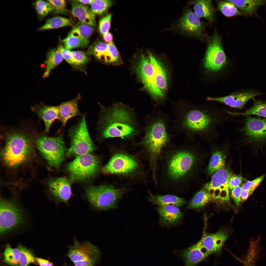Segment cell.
I'll list each match as a JSON object with an SVG mask.
<instances>
[{
	"label": "cell",
	"mask_w": 266,
	"mask_h": 266,
	"mask_svg": "<svg viewBox=\"0 0 266 266\" xmlns=\"http://www.w3.org/2000/svg\"><path fill=\"white\" fill-rule=\"evenodd\" d=\"M180 145L172 143L158 159L156 175L157 187L172 192L187 190L198 172L200 162L195 141Z\"/></svg>",
	"instance_id": "cell-1"
},
{
	"label": "cell",
	"mask_w": 266,
	"mask_h": 266,
	"mask_svg": "<svg viewBox=\"0 0 266 266\" xmlns=\"http://www.w3.org/2000/svg\"><path fill=\"white\" fill-rule=\"evenodd\" d=\"M172 130L183 135L187 141L197 138L211 142L218 138L219 127L233 120L227 109L197 106L180 101L173 102Z\"/></svg>",
	"instance_id": "cell-2"
},
{
	"label": "cell",
	"mask_w": 266,
	"mask_h": 266,
	"mask_svg": "<svg viewBox=\"0 0 266 266\" xmlns=\"http://www.w3.org/2000/svg\"><path fill=\"white\" fill-rule=\"evenodd\" d=\"M141 144L147 155L152 178L156 179L158 159L164 150L171 144L168 115L155 107L149 116Z\"/></svg>",
	"instance_id": "cell-3"
},
{
	"label": "cell",
	"mask_w": 266,
	"mask_h": 266,
	"mask_svg": "<svg viewBox=\"0 0 266 266\" xmlns=\"http://www.w3.org/2000/svg\"><path fill=\"white\" fill-rule=\"evenodd\" d=\"M135 118L132 110L122 104L102 107L98 122L101 138H132L138 132Z\"/></svg>",
	"instance_id": "cell-4"
},
{
	"label": "cell",
	"mask_w": 266,
	"mask_h": 266,
	"mask_svg": "<svg viewBox=\"0 0 266 266\" xmlns=\"http://www.w3.org/2000/svg\"><path fill=\"white\" fill-rule=\"evenodd\" d=\"M2 151V160L8 166H18L27 161L33 152L31 140L25 134L16 132L6 136Z\"/></svg>",
	"instance_id": "cell-5"
},
{
	"label": "cell",
	"mask_w": 266,
	"mask_h": 266,
	"mask_svg": "<svg viewBox=\"0 0 266 266\" xmlns=\"http://www.w3.org/2000/svg\"><path fill=\"white\" fill-rule=\"evenodd\" d=\"M126 191L124 188L116 189L111 185H103L89 187L86 190V194L93 207L107 210L116 208L118 201Z\"/></svg>",
	"instance_id": "cell-6"
},
{
	"label": "cell",
	"mask_w": 266,
	"mask_h": 266,
	"mask_svg": "<svg viewBox=\"0 0 266 266\" xmlns=\"http://www.w3.org/2000/svg\"><path fill=\"white\" fill-rule=\"evenodd\" d=\"M68 136L70 144L66 152L68 155H83L95 150V147L88 132L85 115L69 129Z\"/></svg>",
	"instance_id": "cell-7"
},
{
	"label": "cell",
	"mask_w": 266,
	"mask_h": 266,
	"mask_svg": "<svg viewBox=\"0 0 266 266\" xmlns=\"http://www.w3.org/2000/svg\"><path fill=\"white\" fill-rule=\"evenodd\" d=\"M35 144L49 165L58 169L64 158L66 151L62 136H41L36 139Z\"/></svg>",
	"instance_id": "cell-8"
},
{
	"label": "cell",
	"mask_w": 266,
	"mask_h": 266,
	"mask_svg": "<svg viewBox=\"0 0 266 266\" xmlns=\"http://www.w3.org/2000/svg\"><path fill=\"white\" fill-rule=\"evenodd\" d=\"M99 164L98 158L90 154L76 156L66 166L70 180L76 182L91 178L97 173Z\"/></svg>",
	"instance_id": "cell-9"
},
{
	"label": "cell",
	"mask_w": 266,
	"mask_h": 266,
	"mask_svg": "<svg viewBox=\"0 0 266 266\" xmlns=\"http://www.w3.org/2000/svg\"><path fill=\"white\" fill-rule=\"evenodd\" d=\"M67 256L74 266H95L100 259V252L89 241L80 242L74 238L73 245L69 247Z\"/></svg>",
	"instance_id": "cell-10"
},
{
	"label": "cell",
	"mask_w": 266,
	"mask_h": 266,
	"mask_svg": "<svg viewBox=\"0 0 266 266\" xmlns=\"http://www.w3.org/2000/svg\"><path fill=\"white\" fill-rule=\"evenodd\" d=\"M239 131L244 143L261 148L266 144V118L247 116Z\"/></svg>",
	"instance_id": "cell-11"
},
{
	"label": "cell",
	"mask_w": 266,
	"mask_h": 266,
	"mask_svg": "<svg viewBox=\"0 0 266 266\" xmlns=\"http://www.w3.org/2000/svg\"><path fill=\"white\" fill-rule=\"evenodd\" d=\"M24 221L23 214L19 206L13 201L1 198L0 201V233L3 235L19 227Z\"/></svg>",
	"instance_id": "cell-12"
},
{
	"label": "cell",
	"mask_w": 266,
	"mask_h": 266,
	"mask_svg": "<svg viewBox=\"0 0 266 266\" xmlns=\"http://www.w3.org/2000/svg\"><path fill=\"white\" fill-rule=\"evenodd\" d=\"M136 74L144 88L157 103L164 99L165 95L155 83L153 67L148 56L142 54L135 67Z\"/></svg>",
	"instance_id": "cell-13"
},
{
	"label": "cell",
	"mask_w": 266,
	"mask_h": 266,
	"mask_svg": "<svg viewBox=\"0 0 266 266\" xmlns=\"http://www.w3.org/2000/svg\"><path fill=\"white\" fill-rule=\"evenodd\" d=\"M203 61V66L208 71L216 72L226 65L227 59L224 50L222 41L215 33L208 39Z\"/></svg>",
	"instance_id": "cell-14"
},
{
	"label": "cell",
	"mask_w": 266,
	"mask_h": 266,
	"mask_svg": "<svg viewBox=\"0 0 266 266\" xmlns=\"http://www.w3.org/2000/svg\"><path fill=\"white\" fill-rule=\"evenodd\" d=\"M232 173L229 168L224 167L215 172L211 180L205 184L204 188L210 194L212 201L230 202L229 182Z\"/></svg>",
	"instance_id": "cell-15"
},
{
	"label": "cell",
	"mask_w": 266,
	"mask_h": 266,
	"mask_svg": "<svg viewBox=\"0 0 266 266\" xmlns=\"http://www.w3.org/2000/svg\"><path fill=\"white\" fill-rule=\"evenodd\" d=\"M136 160L130 155L122 153L114 154L101 171L106 174H126L131 173L137 168Z\"/></svg>",
	"instance_id": "cell-16"
},
{
	"label": "cell",
	"mask_w": 266,
	"mask_h": 266,
	"mask_svg": "<svg viewBox=\"0 0 266 266\" xmlns=\"http://www.w3.org/2000/svg\"><path fill=\"white\" fill-rule=\"evenodd\" d=\"M177 24L178 29L183 34L199 39L204 36L202 24L195 13L191 10L185 11Z\"/></svg>",
	"instance_id": "cell-17"
},
{
	"label": "cell",
	"mask_w": 266,
	"mask_h": 266,
	"mask_svg": "<svg viewBox=\"0 0 266 266\" xmlns=\"http://www.w3.org/2000/svg\"><path fill=\"white\" fill-rule=\"evenodd\" d=\"M262 94L260 91L250 89L232 93L223 97H207L206 100L216 101L231 107L241 109L244 107L246 102Z\"/></svg>",
	"instance_id": "cell-18"
},
{
	"label": "cell",
	"mask_w": 266,
	"mask_h": 266,
	"mask_svg": "<svg viewBox=\"0 0 266 266\" xmlns=\"http://www.w3.org/2000/svg\"><path fill=\"white\" fill-rule=\"evenodd\" d=\"M91 51L95 57L105 63L116 65L121 62L119 52L113 42L108 44L99 42L94 45Z\"/></svg>",
	"instance_id": "cell-19"
},
{
	"label": "cell",
	"mask_w": 266,
	"mask_h": 266,
	"mask_svg": "<svg viewBox=\"0 0 266 266\" xmlns=\"http://www.w3.org/2000/svg\"><path fill=\"white\" fill-rule=\"evenodd\" d=\"M174 252L182 259L185 266H194L211 254L203 248L200 240L187 248L175 250Z\"/></svg>",
	"instance_id": "cell-20"
},
{
	"label": "cell",
	"mask_w": 266,
	"mask_h": 266,
	"mask_svg": "<svg viewBox=\"0 0 266 266\" xmlns=\"http://www.w3.org/2000/svg\"><path fill=\"white\" fill-rule=\"evenodd\" d=\"M229 145V141L226 139L222 144L212 145L211 156L207 169L208 174H212L224 167Z\"/></svg>",
	"instance_id": "cell-21"
},
{
	"label": "cell",
	"mask_w": 266,
	"mask_h": 266,
	"mask_svg": "<svg viewBox=\"0 0 266 266\" xmlns=\"http://www.w3.org/2000/svg\"><path fill=\"white\" fill-rule=\"evenodd\" d=\"M49 190L56 200L59 202L67 203L72 196L71 184L65 177L52 179L48 183Z\"/></svg>",
	"instance_id": "cell-22"
},
{
	"label": "cell",
	"mask_w": 266,
	"mask_h": 266,
	"mask_svg": "<svg viewBox=\"0 0 266 266\" xmlns=\"http://www.w3.org/2000/svg\"><path fill=\"white\" fill-rule=\"evenodd\" d=\"M228 236V232L223 230L211 234L203 232L200 241L203 248L211 254L220 252Z\"/></svg>",
	"instance_id": "cell-23"
},
{
	"label": "cell",
	"mask_w": 266,
	"mask_h": 266,
	"mask_svg": "<svg viewBox=\"0 0 266 266\" xmlns=\"http://www.w3.org/2000/svg\"><path fill=\"white\" fill-rule=\"evenodd\" d=\"M71 13L77 18L80 23L92 27L96 25L95 15L89 10L86 5L82 4L77 0H71Z\"/></svg>",
	"instance_id": "cell-24"
},
{
	"label": "cell",
	"mask_w": 266,
	"mask_h": 266,
	"mask_svg": "<svg viewBox=\"0 0 266 266\" xmlns=\"http://www.w3.org/2000/svg\"><path fill=\"white\" fill-rule=\"evenodd\" d=\"M177 207L170 205L158 207L157 210L162 225L169 226L173 225L181 219L183 214Z\"/></svg>",
	"instance_id": "cell-25"
},
{
	"label": "cell",
	"mask_w": 266,
	"mask_h": 266,
	"mask_svg": "<svg viewBox=\"0 0 266 266\" xmlns=\"http://www.w3.org/2000/svg\"><path fill=\"white\" fill-rule=\"evenodd\" d=\"M148 56L153 67L156 84L164 93L167 87V71L162 63L151 53L148 52Z\"/></svg>",
	"instance_id": "cell-26"
},
{
	"label": "cell",
	"mask_w": 266,
	"mask_h": 266,
	"mask_svg": "<svg viewBox=\"0 0 266 266\" xmlns=\"http://www.w3.org/2000/svg\"><path fill=\"white\" fill-rule=\"evenodd\" d=\"M80 96L78 95L75 98L63 103L58 106L59 119L64 126L67 121L79 114L78 106V101Z\"/></svg>",
	"instance_id": "cell-27"
},
{
	"label": "cell",
	"mask_w": 266,
	"mask_h": 266,
	"mask_svg": "<svg viewBox=\"0 0 266 266\" xmlns=\"http://www.w3.org/2000/svg\"><path fill=\"white\" fill-rule=\"evenodd\" d=\"M149 201L158 206L172 205L177 207L181 206L186 203L183 198L171 194L154 195L148 191Z\"/></svg>",
	"instance_id": "cell-28"
},
{
	"label": "cell",
	"mask_w": 266,
	"mask_h": 266,
	"mask_svg": "<svg viewBox=\"0 0 266 266\" xmlns=\"http://www.w3.org/2000/svg\"><path fill=\"white\" fill-rule=\"evenodd\" d=\"M252 105L244 112H240L232 111L228 110V113L232 116H246L251 115H255L266 118V100L252 99Z\"/></svg>",
	"instance_id": "cell-29"
},
{
	"label": "cell",
	"mask_w": 266,
	"mask_h": 266,
	"mask_svg": "<svg viewBox=\"0 0 266 266\" xmlns=\"http://www.w3.org/2000/svg\"><path fill=\"white\" fill-rule=\"evenodd\" d=\"M195 13L199 18L211 21L214 18L215 10L211 0H199L193 1Z\"/></svg>",
	"instance_id": "cell-30"
},
{
	"label": "cell",
	"mask_w": 266,
	"mask_h": 266,
	"mask_svg": "<svg viewBox=\"0 0 266 266\" xmlns=\"http://www.w3.org/2000/svg\"><path fill=\"white\" fill-rule=\"evenodd\" d=\"M37 112L44 122L45 131L47 132H49L54 121L56 119H59L58 106H44L39 109Z\"/></svg>",
	"instance_id": "cell-31"
},
{
	"label": "cell",
	"mask_w": 266,
	"mask_h": 266,
	"mask_svg": "<svg viewBox=\"0 0 266 266\" xmlns=\"http://www.w3.org/2000/svg\"><path fill=\"white\" fill-rule=\"evenodd\" d=\"M64 59L57 48L50 51L47 53L46 59L44 61L45 69L43 75V78L48 77L51 71L60 64Z\"/></svg>",
	"instance_id": "cell-32"
},
{
	"label": "cell",
	"mask_w": 266,
	"mask_h": 266,
	"mask_svg": "<svg viewBox=\"0 0 266 266\" xmlns=\"http://www.w3.org/2000/svg\"><path fill=\"white\" fill-rule=\"evenodd\" d=\"M245 14H252L260 6L266 3V0H227Z\"/></svg>",
	"instance_id": "cell-33"
},
{
	"label": "cell",
	"mask_w": 266,
	"mask_h": 266,
	"mask_svg": "<svg viewBox=\"0 0 266 266\" xmlns=\"http://www.w3.org/2000/svg\"><path fill=\"white\" fill-rule=\"evenodd\" d=\"M72 22L69 19L61 16H57L47 19L44 24L38 28V31L56 29L71 26Z\"/></svg>",
	"instance_id": "cell-34"
},
{
	"label": "cell",
	"mask_w": 266,
	"mask_h": 266,
	"mask_svg": "<svg viewBox=\"0 0 266 266\" xmlns=\"http://www.w3.org/2000/svg\"><path fill=\"white\" fill-rule=\"evenodd\" d=\"M212 200L211 195L204 188L198 192L190 201L187 208L194 209L202 207Z\"/></svg>",
	"instance_id": "cell-35"
},
{
	"label": "cell",
	"mask_w": 266,
	"mask_h": 266,
	"mask_svg": "<svg viewBox=\"0 0 266 266\" xmlns=\"http://www.w3.org/2000/svg\"><path fill=\"white\" fill-rule=\"evenodd\" d=\"M92 27L80 23L75 25L70 32L79 37L87 46L93 32Z\"/></svg>",
	"instance_id": "cell-36"
},
{
	"label": "cell",
	"mask_w": 266,
	"mask_h": 266,
	"mask_svg": "<svg viewBox=\"0 0 266 266\" xmlns=\"http://www.w3.org/2000/svg\"><path fill=\"white\" fill-rule=\"evenodd\" d=\"M217 8L218 10L226 17H232L245 14L239 10L233 4L227 0L219 2Z\"/></svg>",
	"instance_id": "cell-37"
},
{
	"label": "cell",
	"mask_w": 266,
	"mask_h": 266,
	"mask_svg": "<svg viewBox=\"0 0 266 266\" xmlns=\"http://www.w3.org/2000/svg\"><path fill=\"white\" fill-rule=\"evenodd\" d=\"M32 4L40 18H44L54 11L52 5L47 0H36L33 2Z\"/></svg>",
	"instance_id": "cell-38"
},
{
	"label": "cell",
	"mask_w": 266,
	"mask_h": 266,
	"mask_svg": "<svg viewBox=\"0 0 266 266\" xmlns=\"http://www.w3.org/2000/svg\"><path fill=\"white\" fill-rule=\"evenodd\" d=\"M17 248L19 252L18 265L20 266H28L35 262V257L30 250L20 245Z\"/></svg>",
	"instance_id": "cell-39"
},
{
	"label": "cell",
	"mask_w": 266,
	"mask_h": 266,
	"mask_svg": "<svg viewBox=\"0 0 266 266\" xmlns=\"http://www.w3.org/2000/svg\"><path fill=\"white\" fill-rule=\"evenodd\" d=\"M19 250L17 248H13L9 244L6 245L4 252L5 261L7 263L12 265H18Z\"/></svg>",
	"instance_id": "cell-40"
},
{
	"label": "cell",
	"mask_w": 266,
	"mask_h": 266,
	"mask_svg": "<svg viewBox=\"0 0 266 266\" xmlns=\"http://www.w3.org/2000/svg\"><path fill=\"white\" fill-rule=\"evenodd\" d=\"M64 47L70 50L77 48L84 47L87 46L79 37L69 32L67 36L63 40Z\"/></svg>",
	"instance_id": "cell-41"
},
{
	"label": "cell",
	"mask_w": 266,
	"mask_h": 266,
	"mask_svg": "<svg viewBox=\"0 0 266 266\" xmlns=\"http://www.w3.org/2000/svg\"><path fill=\"white\" fill-rule=\"evenodd\" d=\"M112 2V0H93L90 5V10L95 15H101L108 10Z\"/></svg>",
	"instance_id": "cell-42"
},
{
	"label": "cell",
	"mask_w": 266,
	"mask_h": 266,
	"mask_svg": "<svg viewBox=\"0 0 266 266\" xmlns=\"http://www.w3.org/2000/svg\"><path fill=\"white\" fill-rule=\"evenodd\" d=\"M72 60L75 66L83 65L86 63L89 58L83 52L80 51H71Z\"/></svg>",
	"instance_id": "cell-43"
},
{
	"label": "cell",
	"mask_w": 266,
	"mask_h": 266,
	"mask_svg": "<svg viewBox=\"0 0 266 266\" xmlns=\"http://www.w3.org/2000/svg\"><path fill=\"white\" fill-rule=\"evenodd\" d=\"M111 14H109L102 18L99 21V29L102 35L109 32L111 26Z\"/></svg>",
	"instance_id": "cell-44"
},
{
	"label": "cell",
	"mask_w": 266,
	"mask_h": 266,
	"mask_svg": "<svg viewBox=\"0 0 266 266\" xmlns=\"http://www.w3.org/2000/svg\"><path fill=\"white\" fill-rule=\"evenodd\" d=\"M265 176V175H263L252 180L247 181L242 185V190H254L263 180Z\"/></svg>",
	"instance_id": "cell-45"
},
{
	"label": "cell",
	"mask_w": 266,
	"mask_h": 266,
	"mask_svg": "<svg viewBox=\"0 0 266 266\" xmlns=\"http://www.w3.org/2000/svg\"><path fill=\"white\" fill-rule=\"evenodd\" d=\"M47 0L51 5L55 12L57 13H64L66 12V2L65 0Z\"/></svg>",
	"instance_id": "cell-46"
},
{
	"label": "cell",
	"mask_w": 266,
	"mask_h": 266,
	"mask_svg": "<svg viewBox=\"0 0 266 266\" xmlns=\"http://www.w3.org/2000/svg\"><path fill=\"white\" fill-rule=\"evenodd\" d=\"M243 179L242 177L240 175L233 174L232 173L229 180L230 191H231L235 187L240 185Z\"/></svg>",
	"instance_id": "cell-47"
},
{
	"label": "cell",
	"mask_w": 266,
	"mask_h": 266,
	"mask_svg": "<svg viewBox=\"0 0 266 266\" xmlns=\"http://www.w3.org/2000/svg\"><path fill=\"white\" fill-rule=\"evenodd\" d=\"M57 48L64 59L70 64L74 66L72 59L71 51L66 49L61 45H59Z\"/></svg>",
	"instance_id": "cell-48"
},
{
	"label": "cell",
	"mask_w": 266,
	"mask_h": 266,
	"mask_svg": "<svg viewBox=\"0 0 266 266\" xmlns=\"http://www.w3.org/2000/svg\"><path fill=\"white\" fill-rule=\"evenodd\" d=\"M242 190V186H238L231 191V196L236 205L239 206L241 202V195Z\"/></svg>",
	"instance_id": "cell-49"
},
{
	"label": "cell",
	"mask_w": 266,
	"mask_h": 266,
	"mask_svg": "<svg viewBox=\"0 0 266 266\" xmlns=\"http://www.w3.org/2000/svg\"><path fill=\"white\" fill-rule=\"evenodd\" d=\"M254 190H242L240 199L241 202L246 201L252 194Z\"/></svg>",
	"instance_id": "cell-50"
},
{
	"label": "cell",
	"mask_w": 266,
	"mask_h": 266,
	"mask_svg": "<svg viewBox=\"0 0 266 266\" xmlns=\"http://www.w3.org/2000/svg\"><path fill=\"white\" fill-rule=\"evenodd\" d=\"M35 259L40 266H54L52 263L48 260L38 257H35Z\"/></svg>",
	"instance_id": "cell-51"
},
{
	"label": "cell",
	"mask_w": 266,
	"mask_h": 266,
	"mask_svg": "<svg viewBox=\"0 0 266 266\" xmlns=\"http://www.w3.org/2000/svg\"><path fill=\"white\" fill-rule=\"evenodd\" d=\"M102 36L103 39L106 43L108 44L112 42L113 36L110 33L107 32Z\"/></svg>",
	"instance_id": "cell-52"
},
{
	"label": "cell",
	"mask_w": 266,
	"mask_h": 266,
	"mask_svg": "<svg viewBox=\"0 0 266 266\" xmlns=\"http://www.w3.org/2000/svg\"><path fill=\"white\" fill-rule=\"evenodd\" d=\"M93 0H78V1L83 4L86 5L87 4L91 5Z\"/></svg>",
	"instance_id": "cell-53"
},
{
	"label": "cell",
	"mask_w": 266,
	"mask_h": 266,
	"mask_svg": "<svg viewBox=\"0 0 266 266\" xmlns=\"http://www.w3.org/2000/svg\"><path fill=\"white\" fill-rule=\"evenodd\" d=\"M63 266H70L68 265L66 263H65L64 264Z\"/></svg>",
	"instance_id": "cell-54"
}]
</instances>
